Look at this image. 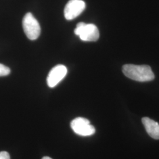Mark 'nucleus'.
<instances>
[{
	"label": "nucleus",
	"instance_id": "1",
	"mask_svg": "<svg viewBox=\"0 0 159 159\" xmlns=\"http://www.w3.org/2000/svg\"><path fill=\"white\" fill-rule=\"evenodd\" d=\"M122 70L127 77L137 81L146 82L154 79L153 72L148 65L125 64Z\"/></svg>",
	"mask_w": 159,
	"mask_h": 159
},
{
	"label": "nucleus",
	"instance_id": "2",
	"mask_svg": "<svg viewBox=\"0 0 159 159\" xmlns=\"http://www.w3.org/2000/svg\"><path fill=\"white\" fill-rule=\"evenodd\" d=\"M74 33L79 36L80 39L84 41H96L100 37L99 31L96 25L93 24H85L83 22L77 24Z\"/></svg>",
	"mask_w": 159,
	"mask_h": 159
},
{
	"label": "nucleus",
	"instance_id": "3",
	"mask_svg": "<svg viewBox=\"0 0 159 159\" xmlns=\"http://www.w3.org/2000/svg\"><path fill=\"white\" fill-rule=\"evenodd\" d=\"M23 27L25 34L30 40H36L40 36V24L31 13H27L23 18Z\"/></svg>",
	"mask_w": 159,
	"mask_h": 159
},
{
	"label": "nucleus",
	"instance_id": "4",
	"mask_svg": "<svg viewBox=\"0 0 159 159\" xmlns=\"http://www.w3.org/2000/svg\"><path fill=\"white\" fill-rule=\"evenodd\" d=\"M71 127L74 133L81 136H89L94 134L96 129L90 125V121L83 117H77L71 122Z\"/></svg>",
	"mask_w": 159,
	"mask_h": 159
},
{
	"label": "nucleus",
	"instance_id": "5",
	"mask_svg": "<svg viewBox=\"0 0 159 159\" xmlns=\"http://www.w3.org/2000/svg\"><path fill=\"white\" fill-rule=\"evenodd\" d=\"M85 8L83 0H70L64 8V16L67 20H72L80 16Z\"/></svg>",
	"mask_w": 159,
	"mask_h": 159
},
{
	"label": "nucleus",
	"instance_id": "6",
	"mask_svg": "<svg viewBox=\"0 0 159 159\" xmlns=\"http://www.w3.org/2000/svg\"><path fill=\"white\" fill-rule=\"evenodd\" d=\"M67 73V68L64 65H57L50 71L47 79L48 85L53 88L66 77Z\"/></svg>",
	"mask_w": 159,
	"mask_h": 159
},
{
	"label": "nucleus",
	"instance_id": "7",
	"mask_svg": "<svg viewBox=\"0 0 159 159\" xmlns=\"http://www.w3.org/2000/svg\"><path fill=\"white\" fill-rule=\"evenodd\" d=\"M142 123L148 134L155 140H159V124L148 117H143Z\"/></svg>",
	"mask_w": 159,
	"mask_h": 159
},
{
	"label": "nucleus",
	"instance_id": "8",
	"mask_svg": "<svg viewBox=\"0 0 159 159\" xmlns=\"http://www.w3.org/2000/svg\"><path fill=\"white\" fill-rule=\"evenodd\" d=\"M11 70L10 68L4 66L2 64H0V77L8 75L10 73Z\"/></svg>",
	"mask_w": 159,
	"mask_h": 159
},
{
	"label": "nucleus",
	"instance_id": "9",
	"mask_svg": "<svg viewBox=\"0 0 159 159\" xmlns=\"http://www.w3.org/2000/svg\"><path fill=\"white\" fill-rule=\"evenodd\" d=\"M0 159H10V156L9 153L6 152H0Z\"/></svg>",
	"mask_w": 159,
	"mask_h": 159
},
{
	"label": "nucleus",
	"instance_id": "10",
	"mask_svg": "<svg viewBox=\"0 0 159 159\" xmlns=\"http://www.w3.org/2000/svg\"><path fill=\"white\" fill-rule=\"evenodd\" d=\"M52 159L50 157H47V156H46V157H43V159Z\"/></svg>",
	"mask_w": 159,
	"mask_h": 159
}]
</instances>
